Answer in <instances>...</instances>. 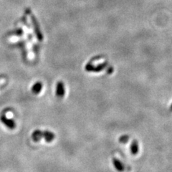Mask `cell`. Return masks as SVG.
Here are the masks:
<instances>
[{"mask_svg": "<svg viewBox=\"0 0 172 172\" xmlns=\"http://www.w3.org/2000/svg\"><path fill=\"white\" fill-rule=\"evenodd\" d=\"M55 138V135L53 132L50 130H35L32 134V139L35 142H38L42 139H44L46 141L50 143L54 141Z\"/></svg>", "mask_w": 172, "mask_h": 172, "instance_id": "6da1fadb", "label": "cell"}, {"mask_svg": "<svg viewBox=\"0 0 172 172\" xmlns=\"http://www.w3.org/2000/svg\"><path fill=\"white\" fill-rule=\"evenodd\" d=\"M29 15H30L32 22H33V24L34 27V33H35L37 38L38 39L39 41H42L43 35H42V32H41V30H40V25H39V23L37 21L35 17H34V15H33L31 14L30 10H29Z\"/></svg>", "mask_w": 172, "mask_h": 172, "instance_id": "7a4b0ae2", "label": "cell"}, {"mask_svg": "<svg viewBox=\"0 0 172 172\" xmlns=\"http://www.w3.org/2000/svg\"><path fill=\"white\" fill-rule=\"evenodd\" d=\"M108 63L104 62L101 64H99L97 66H94L91 63H88L86 66V70L88 72H94V73H99L102 71L103 69H105L107 67Z\"/></svg>", "mask_w": 172, "mask_h": 172, "instance_id": "3957f363", "label": "cell"}, {"mask_svg": "<svg viewBox=\"0 0 172 172\" xmlns=\"http://www.w3.org/2000/svg\"><path fill=\"white\" fill-rule=\"evenodd\" d=\"M0 121H2V123H4L7 127L10 129H14L16 127V123L14 120L10 118H8L5 115L2 114L1 116H0Z\"/></svg>", "mask_w": 172, "mask_h": 172, "instance_id": "277c9868", "label": "cell"}, {"mask_svg": "<svg viewBox=\"0 0 172 172\" xmlns=\"http://www.w3.org/2000/svg\"><path fill=\"white\" fill-rule=\"evenodd\" d=\"M65 85L63 82L60 81L56 85V95L59 98H63L65 96Z\"/></svg>", "mask_w": 172, "mask_h": 172, "instance_id": "5b68a950", "label": "cell"}, {"mask_svg": "<svg viewBox=\"0 0 172 172\" xmlns=\"http://www.w3.org/2000/svg\"><path fill=\"white\" fill-rule=\"evenodd\" d=\"M112 162L115 167V169L119 172H123L125 170V166L123 164V162H121L120 160L117 159V158H113L112 159Z\"/></svg>", "mask_w": 172, "mask_h": 172, "instance_id": "8992f818", "label": "cell"}, {"mask_svg": "<svg viewBox=\"0 0 172 172\" xmlns=\"http://www.w3.org/2000/svg\"><path fill=\"white\" fill-rule=\"evenodd\" d=\"M139 151V142L136 140H134L131 142L130 144V152L132 154L136 155Z\"/></svg>", "mask_w": 172, "mask_h": 172, "instance_id": "52a82bcc", "label": "cell"}, {"mask_svg": "<svg viewBox=\"0 0 172 172\" xmlns=\"http://www.w3.org/2000/svg\"><path fill=\"white\" fill-rule=\"evenodd\" d=\"M42 89V83L41 82H37L33 85L32 88V91L34 94H39Z\"/></svg>", "mask_w": 172, "mask_h": 172, "instance_id": "ba28073f", "label": "cell"}, {"mask_svg": "<svg viewBox=\"0 0 172 172\" xmlns=\"http://www.w3.org/2000/svg\"><path fill=\"white\" fill-rule=\"evenodd\" d=\"M129 140V136L128 135H123V136H121L119 139V141L122 143H126Z\"/></svg>", "mask_w": 172, "mask_h": 172, "instance_id": "9c48e42d", "label": "cell"}, {"mask_svg": "<svg viewBox=\"0 0 172 172\" xmlns=\"http://www.w3.org/2000/svg\"><path fill=\"white\" fill-rule=\"evenodd\" d=\"M113 72V67H110L108 68V69L107 70V73H109V74H111V73H112Z\"/></svg>", "mask_w": 172, "mask_h": 172, "instance_id": "30bf717a", "label": "cell"}, {"mask_svg": "<svg viewBox=\"0 0 172 172\" xmlns=\"http://www.w3.org/2000/svg\"><path fill=\"white\" fill-rule=\"evenodd\" d=\"M170 110L172 111V103H171V106H170Z\"/></svg>", "mask_w": 172, "mask_h": 172, "instance_id": "8fae6325", "label": "cell"}]
</instances>
